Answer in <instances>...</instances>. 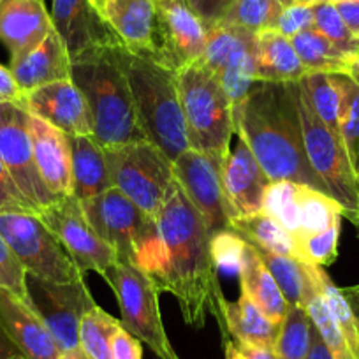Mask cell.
<instances>
[{"mask_svg":"<svg viewBox=\"0 0 359 359\" xmlns=\"http://www.w3.org/2000/svg\"><path fill=\"white\" fill-rule=\"evenodd\" d=\"M222 157L189 148L172 161L175 180L205 220L208 234L231 227L222 189Z\"/></svg>","mask_w":359,"mask_h":359,"instance_id":"cell-16","label":"cell"},{"mask_svg":"<svg viewBox=\"0 0 359 359\" xmlns=\"http://www.w3.org/2000/svg\"><path fill=\"white\" fill-rule=\"evenodd\" d=\"M334 8L338 9V13L344 18L348 30L359 39V0H341V2H334Z\"/></svg>","mask_w":359,"mask_h":359,"instance_id":"cell-50","label":"cell"},{"mask_svg":"<svg viewBox=\"0 0 359 359\" xmlns=\"http://www.w3.org/2000/svg\"><path fill=\"white\" fill-rule=\"evenodd\" d=\"M330 2H333V4H334V2H341V0H330Z\"/></svg>","mask_w":359,"mask_h":359,"instance_id":"cell-58","label":"cell"},{"mask_svg":"<svg viewBox=\"0 0 359 359\" xmlns=\"http://www.w3.org/2000/svg\"><path fill=\"white\" fill-rule=\"evenodd\" d=\"M0 289L13 292L23 302H29L27 271L2 233H0Z\"/></svg>","mask_w":359,"mask_h":359,"instance_id":"cell-43","label":"cell"},{"mask_svg":"<svg viewBox=\"0 0 359 359\" xmlns=\"http://www.w3.org/2000/svg\"><path fill=\"white\" fill-rule=\"evenodd\" d=\"M220 312H222L220 330L224 337L233 334L234 340L243 344L273 348L280 324L271 323L247 296L241 294L238 302H229L222 296Z\"/></svg>","mask_w":359,"mask_h":359,"instance_id":"cell-28","label":"cell"},{"mask_svg":"<svg viewBox=\"0 0 359 359\" xmlns=\"http://www.w3.org/2000/svg\"><path fill=\"white\" fill-rule=\"evenodd\" d=\"M15 355H20L18 348L13 345V341L9 340L8 334L4 333V330L0 327V359H11Z\"/></svg>","mask_w":359,"mask_h":359,"instance_id":"cell-53","label":"cell"},{"mask_svg":"<svg viewBox=\"0 0 359 359\" xmlns=\"http://www.w3.org/2000/svg\"><path fill=\"white\" fill-rule=\"evenodd\" d=\"M255 43L257 34L215 25L208 30L205 51L198 60L217 76L234 106L247 97L255 83Z\"/></svg>","mask_w":359,"mask_h":359,"instance_id":"cell-15","label":"cell"},{"mask_svg":"<svg viewBox=\"0 0 359 359\" xmlns=\"http://www.w3.org/2000/svg\"><path fill=\"white\" fill-rule=\"evenodd\" d=\"M187 2L194 9L196 15L205 22V25L212 29V27L219 25L220 20L236 0H187Z\"/></svg>","mask_w":359,"mask_h":359,"instance_id":"cell-46","label":"cell"},{"mask_svg":"<svg viewBox=\"0 0 359 359\" xmlns=\"http://www.w3.org/2000/svg\"><path fill=\"white\" fill-rule=\"evenodd\" d=\"M306 359H333V354L327 348L326 341L323 340L320 333L317 331L316 324H313V333H312V345H310V351Z\"/></svg>","mask_w":359,"mask_h":359,"instance_id":"cell-51","label":"cell"},{"mask_svg":"<svg viewBox=\"0 0 359 359\" xmlns=\"http://www.w3.org/2000/svg\"><path fill=\"white\" fill-rule=\"evenodd\" d=\"M284 8L282 0H236L219 25L240 27L254 34L275 30Z\"/></svg>","mask_w":359,"mask_h":359,"instance_id":"cell-35","label":"cell"},{"mask_svg":"<svg viewBox=\"0 0 359 359\" xmlns=\"http://www.w3.org/2000/svg\"><path fill=\"white\" fill-rule=\"evenodd\" d=\"M122 326L101 306H94L79 324V348L88 359H111V337Z\"/></svg>","mask_w":359,"mask_h":359,"instance_id":"cell-36","label":"cell"},{"mask_svg":"<svg viewBox=\"0 0 359 359\" xmlns=\"http://www.w3.org/2000/svg\"><path fill=\"white\" fill-rule=\"evenodd\" d=\"M133 264L143 271L158 292L176 298L185 323L203 327L208 316L222 323L219 269L210 254V234L176 182L147 240L137 247Z\"/></svg>","mask_w":359,"mask_h":359,"instance_id":"cell-1","label":"cell"},{"mask_svg":"<svg viewBox=\"0 0 359 359\" xmlns=\"http://www.w3.org/2000/svg\"><path fill=\"white\" fill-rule=\"evenodd\" d=\"M0 233L15 250L27 275L51 282L85 280V273L37 213H0Z\"/></svg>","mask_w":359,"mask_h":359,"instance_id":"cell-9","label":"cell"},{"mask_svg":"<svg viewBox=\"0 0 359 359\" xmlns=\"http://www.w3.org/2000/svg\"><path fill=\"white\" fill-rule=\"evenodd\" d=\"M102 18L130 53L176 72L162 30L157 0H94Z\"/></svg>","mask_w":359,"mask_h":359,"instance_id":"cell-12","label":"cell"},{"mask_svg":"<svg viewBox=\"0 0 359 359\" xmlns=\"http://www.w3.org/2000/svg\"><path fill=\"white\" fill-rule=\"evenodd\" d=\"M6 212L36 213L32 206L29 205V201L20 192L18 185L15 184L13 176L9 175L8 168L0 161V213Z\"/></svg>","mask_w":359,"mask_h":359,"instance_id":"cell-45","label":"cell"},{"mask_svg":"<svg viewBox=\"0 0 359 359\" xmlns=\"http://www.w3.org/2000/svg\"><path fill=\"white\" fill-rule=\"evenodd\" d=\"M298 109L306 158L319 176L327 196L341 206L345 219L359 229V176L348 158L344 141L326 127L312 109L306 92L298 81Z\"/></svg>","mask_w":359,"mask_h":359,"instance_id":"cell-6","label":"cell"},{"mask_svg":"<svg viewBox=\"0 0 359 359\" xmlns=\"http://www.w3.org/2000/svg\"><path fill=\"white\" fill-rule=\"evenodd\" d=\"M106 282L113 287L120 306L123 330L147 344L158 359H180L162 324L158 294L154 282L130 262L118 261L108 273Z\"/></svg>","mask_w":359,"mask_h":359,"instance_id":"cell-8","label":"cell"},{"mask_svg":"<svg viewBox=\"0 0 359 359\" xmlns=\"http://www.w3.org/2000/svg\"><path fill=\"white\" fill-rule=\"evenodd\" d=\"M299 187L302 184L280 180L271 182L264 194L262 212L278 220L291 234L299 229Z\"/></svg>","mask_w":359,"mask_h":359,"instance_id":"cell-38","label":"cell"},{"mask_svg":"<svg viewBox=\"0 0 359 359\" xmlns=\"http://www.w3.org/2000/svg\"><path fill=\"white\" fill-rule=\"evenodd\" d=\"M50 15L71 62L95 50L122 44L94 0H53Z\"/></svg>","mask_w":359,"mask_h":359,"instance_id":"cell-17","label":"cell"},{"mask_svg":"<svg viewBox=\"0 0 359 359\" xmlns=\"http://www.w3.org/2000/svg\"><path fill=\"white\" fill-rule=\"evenodd\" d=\"M351 74L359 76V55L354 58V62H352V65H351Z\"/></svg>","mask_w":359,"mask_h":359,"instance_id":"cell-56","label":"cell"},{"mask_svg":"<svg viewBox=\"0 0 359 359\" xmlns=\"http://www.w3.org/2000/svg\"><path fill=\"white\" fill-rule=\"evenodd\" d=\"M243 248L245 240L238 236L233 229L219 231L210 236V254H212L213 264L227 275L240 273Z\"/></svg>","mask_w":359,"mask_h":359,"instance_id":"cell-42","label":"cell"},{"mask_svg":"<svg viewBox=\"0 0 359 359\" xmlns=\"http://www.w3.org/2000/svg\"><path fill=\"white\" fill-rule=\"evenodd\" d=\"M0 327L25 359H58L60 347L36 310L13 292L0 289Z\"/></svg>","mask_w":359,"mask_h":359,"instance_id":"cell-20","label":"cell"},{"mask_svg":"<svg viewBox=\"0 0 359 359\" xmlns=\"http://www.w3.org/2000/svg\"><path fill=\"white\" fill-rule=\"evenodd\" d=\"M234 133L271 182L289 180L324 192L306 158L298 109V83L255 81L233 109Z\"/></svg>","mask_w":359,"mask_h":359,"instance_id":"cell-2","label":"cell"},{"mask_svg":"<svg viewBox=\"0 0 359 359\" xmlns=\"http://www.w3.org/2000/svg\"><path fill=\"white\" fill-rule=\"evenodd\" d=\"M229 229H233L238 236L243 238L247 243L254 245L259 250H268L296 259L291 233L268 213L261 212L257 215L231 220Z\"/></svg>","mask_w":359,"mask_h":359,"instance_id":"cell-30","label":"cell"},{"mask_svg":"<svg viewBox=\"0 0 359 359\" xmlns=\"http://www.w3.org/2000/svg\"><path fill=\"white\" fill-rule=\"evenodd\" d=\"M284 6H292V4H298V6H316L317 2L320 0H282Z\"/></svg>","mask_w":359,"mask_h":359,"instance_id":"cell-55","label":"cell"},{"mask_svg":"<svg viewBox=\"0 0 359 359\" xmlns=\"http://www.w3.org/2000/svg\"><path fill=\"white\" fill-rule=\"evenodd\" d=\"M224 352L226 359H275L273 348L243 344L229 337H224Z\"/></svg>","mask_w":359,"mask_h":359,"instance_id":"cell-48","label":"cell"},{"mask_svg":"<svg viewBox=\"0 0 359 359\" xmlns=\"http://www.w3.org/2000/svg\"><path fill=\"white\" fill-rule=\"evenodd\" d=\"M306 74L292 41L277 30L257 34L255 43V81L298 83Z\"/></svg>","mask_w":359,"mask_h":359,"instance_id":"cell-27","label":"cell"},{"mask_svg":"<svg viewBox=\"0 0 359 359\" xmlns=\"http://www.w3.org/2000/svg\"><path fill=\"white\" fill-rule=\"evenodd\" d=\"M113 53L129 83L144 137L175 161L191 148L180 99L178 72L130 53L123 44L113 48Z\"/></svg>","mask_w":359,"mask_h":359,"instance_id":"cell-3","label":"cell"},{"mask_svg":"<svg viewBox=\"0 0 359 359\" xmlns=\"http://www.w3.org/2000/svg\"><path fill=\"white\" fill-rule=\"evenodd\" d=\"M305 310L309 312L310 319L316 324L317 331L320 333L323 340L326 341L327 348L333 354V359H359L358 355L354 354V351L351 348V345L345 340L344 333L340 331L338 324L334 323L333 316L327 310L326 302L320 296V292L313 294L312 298L306 302Z\"/></svg>","mask_w":359,"mask_h":359,"instance_id":"cell-40","label":"cell"},{"mask_svg":"<svg viewBox=\"0 0 359 359\" xmlns=\"http://www.w3.org/2000/svg\"><path fill=\"white\" fill-rule=\"evenodd\" d=\"M313 323L302 305H289L273 344L275 359H306L312 345Z\"/></svg>","mask_w":359,"mask_h":359,"instance_id":"cell-34","label":"cell"},{"mask_svg":"<svg viewBox=\"0 0 359 359\" xmlns=\"http://www.w3.org/2000/svg\"><path fill=\"white\" fill-rule=\"evenodd\" d=\"M29 130L32 140L34 157L44 184L57 199H64L72 194V158L71 143L67 134L60 133L29 113Z\"/></svg>","mask_w":359,"mask_h":359,"instance_id":"cell-22","label":"cell"},{"mask_svg":"<svg viewBox=\"0 0 359 359\" xmlns=\"http://www.w3.org/2000/svg\"><path fill=\"white\" fill-rule=\"evenodd\" d=\"M341 294H344V298L347 299L348 306H351V312L352 316H354L355 326H358V331H359V284L352 285V287L341 289Z\"/></svg>","mask_w":359,"mask_h":359,"instance_id":"cell-52","label":"cell"},{"mask_svg":"<svg viewBox=\"0 0 359 359\" xmlns=\"http://www.w3.org/2000/svg\"><path fill=\"white\" fill-rule=\"evenodd\" d=\"M104 155L113 187L155 219L176 185L171 158L148 140L108 147Z\"/></svg>","mask_w":359,"mask_h":359,"instance_id":"cell-7","label":"cell"},{"mask_svg":"<svg viewBox=\"0 0 359 359\" xmlns=\"http://www.w3.org/2000/svg\"><path fill=\"white\" fill-rule=\"evenodd\" d=\"M23 108L67 136L94 134L88 102L72 79L50 83L25 94Z\"/></svg>","mask_w":359,"mask_h":359,"instance_id":"cell-18","label":"cell"},{"mask_svg":"<svg viewBox=\"0 0 359 359\" xmlns=\"http://www.w3.org/2000/svg\"><path fill=\"white\" fill-rule=\"evenodd\" d=\"M355 78H358V79H359V76H355Z\"/></svg>","mask_w":359,"mask_h":359,"instance_id":"cell-60","label":"cell"},{"mask_svg":"<svg viewBox=\"0 0 359 359\" xmlns=\"http://www.w3.org/2000/svg\"><path fill=\"white\" fill-rule=\"evenodd\" d=\"M11 359H25V358H23V355H15V358H11Z\"/></svg>","mask_w":359,"mask_h":359,"instance_id":"cell-57","label":"cell"},{"mask_svg":"<svg viewBox=\"0 0 359 359\" xmlns=\"http://www.w3.org/2000/svg\"><path fill=\"white\" fill-rule=\"evenodd\" d=\"M309 97L316 115L323 120L326 127L340 136L338 130V109H340V97L338 88L333 81L331 72H306L303 79H299Z\"/></svg>","mask_w":359,"mask_h":359,"instance_id":"cell-37","label":"cell"},{"mask_svg":"<svg viewBox=\"0 0 359 359\" xmlns=\"http://www.w3.org/2000/svg\"><path fill=\"white\" fill-rule=\"evenodd\" d=\"M113 48L95 50L71 62V79L88 102L94 137L102 148L147 140Z\"/></svg>","mask_w":359,"mask_h":359,"instance_id":"cell-4","label":"cell"},{"mask_svg":"<svg viewBox=\"0 0 359 359\" xmlns=\"http://www.w3.org/2000/svg\"><path fill=\"white\" fill-rule=\"evenodd\" d=\"M4 2H6V0H0V6H2V4H4Z\"/></svg>","mask_w":359,"mask_h":359,"instance_id":"cell-59","label":"cell"},{"mask_svg":"<svg viewBox=\"0 0 359 359\" xmlns=\"http://www.w3.org/2000/svg\"><path fill=\"white\" fill-rule=\"evenodd\" d=\"M69 143L72 158V198L86 201L113 187L104 148L94 134L69 136Z\"/></svg>","mask_w":359,"mask_h":359,"instance_id":"cell-26","label":"cell"},{"mask_svg":"<svg viewBox=\"0 0 359 359\" xmlns=\"http://www.w3.org/2000/svg\"><path fill=\"white\" fill-rule=\"evenodd\" d=\"M178 86L191 148L226 158L234 136V104L222 83L194 62L178 71Z\"/></svg>","mask_w":359,"mask_h":359,"instance_id":"cell-5","label":"cell"},{"mask_svg":"<svg viewBox=\"0 0 359 359\" xmlns=\"http://www.w3.org/2000/svg\"><path fill=\"white\" fill-rule=\"evenodd\" d=\"M271 180L257 158L238 137V143L222 162V189L231 220L257 215L264 206V194Z\"/></svg>","mask_w":359,"mask_h":359,"instance_id":"cell-19","label":"cell"},{"mask_svg":"<svg viewBox=\"0 0 359 359\" xmlns=\"http://www.w3.org/2000/svg\"><path fill=\"white\" fill-rule=\"evenodd\" d=\"M51 30L53 22L43 0H6L0 6V43L11 60L29 53Z\"/></svg>","mask_w":359,"mask_h":359,"instance_id":"cell-23","label":"cell"},{"mask_svg":"<svg viewBox=\"0 0 359 359\" xmlns=\"http://www.w3.org/2000/svg\"><path fill=\"white\" fill-rule=\"evenodd\" d=\"M29 305L43 319L62 352L79 348L81 319L97 306L85 280L51 282L27 275Z\"/></svg>","mask_w":359,"mask_h":359,"instance_id":"cell-10","label":"cell"},{"mask_svg":"<svg viewBox=\"0 0 359 359\" xmlns=\"http://www.w3.org/2000/svg\"><path fill=\"white\" fill-rule=\"evenodd\" d=\"M313 30H317L320 36L326 37L345 53L352 57L359 55V39L348 30L338 9L330 0H320L313 6Z\"/></svg>","mask_w":359,"mask_h":359,"instance_id":"cell-39","label":"cell"},{"mask_svg":"<svg viewBox=\"0 0 359 359\" xmlns=\"http://www.w3.org/2000/svg\"><path fill=\"white\" fill-rule=\"evenodd\" d=\"M310 29H313V6H285L275 25V30L289 39Z\"/></svg>","mask_w":359,"mask_h":359,"instance_id":"cell-44","label":"cell"},{"mask_svg":"<svg viewBox=\"0 0 359 359\" xmlns=\"http://www.w3.org/2000/svg\"><path fill=\"white\" fill-rule=\"evenodd\" d=\"M344 217L341 206L324 192L302 185L299 187V229L292 238L323 233L330 227L340 226Z\"/></svg>","mask_w":359,"mask_h":359,"instance_id":"cell-33","label":"cell"},{"mask_svg":"<svg viewBox=\"0 0 359 359\" xmlns=\"http://www.w3.org/2000/svg\"><path fill=\"white\" fill-rule=\"evenodd\" d=\"M162 30L176 72L201 58L208 39V27L187 0H157Z\"/></svg>","mask_w":359,"mask_h":359,"instance_id":"cell-21","label":"cell"},{"mask_svg":"<svg viewBox=\"0 0 359 359\" xmlns=\"http://www.w3.org/2000/svg\"><path fill=\"white\" fill-rule=\"evenodd\" d=\"M111 359H143V344L120 326L111 337Z\"/></svg>","mask_w":359,"mask_h":359,"instance_id":"cell-47","label":"cell"},{"mask_svg":"<svg viewBox=\"0 0 359 359\" xmlns=\"http://www.w3.org/2000/svg\"><path fill=\"white\" fill-rule=\"evenodd\" d=\"M0 161L34 212L39 213L58 201L37 169L29 130V111L23 106L0 102Z\"/></svg>","mask_w":359,"mask_h":359,"instance_id":"cell-11","label":"cell"},{"mask_svg":"<svg viewBox=\"0 0 359 359\" xmlns=\"http://www.w3.org/2000/svg\"><path fill=\"white\" fill-rule=\"evenodd\" d=\"M9 69L27 94L39 86L71 79V57L53 29L29 53L9 62Z\"/></svg>","mask_w":359,"mask_h":359,"instance_id":"cell-24","label":"cell"},{"mask_svg":"<svg viewBox=\"0 0 359 359\" xmlns=\"http://www.w3.org/2000/svg\"><path fill=\"white\" fill-rule=\"evenodd\" d=\"M0 102H11V104H25V92L18 86L11 69L0 65Z\"/></svg>","mask_w":359,"mask_h":359,"instance_id":"cell-49","label":"cell"},{"mask_svg":"<svg viewBox=\"0 0 359 359\" xmlns=\"http://www.w3.org/2000/svg\"><path fill=\"white\" fill-rule=\"evenodd\" d=\"M238 277H240L241 294L252 299L271 323L280 324L289 310L287 299L282 294L273 275L269 273V269L262 262L257 248L247 241H245Z\"/></svg>","mask_w":359,"mask_h":359,"instance_id":"cell-25","label":"cell"},{"mask_svg":"<svg viewBox=\"0 0 359 359\" xmlns=\"http://www.w3.org/2000/svg\"><path fill=\"white\" fill-rule=\"evenodd\" d=\"M291 41L306 72H351L355 57L341 51L317 30H305Z\"/></svg>","mask_w":359,"mask_h":359,"instance_id":"cell-31","label":"cell"},{"mask_svg":"<svg viewBox=\"0 0 359 359\" xmlns=\"http://www.w3.org/2000/svg\"><path fill=\"white\" fill-rule=\"evenodd\" d=\"M257 252L289 305L305 306L306 302L319 292L316 282V266L268 250L257 248Z\"/></svg>","mask_w":359,"mask_h":359,"instance_id":"cell-29","label":"cell"},{"mask_svg":"<svg viewBox=\"0 0 359 359\" xmlns=\"http://www.w3.org/2000/svg\"><path fill=\"white\" fill-rule=\"evenodd\" d=\"M338 240H340V226L330 227L323 233L292 238L296 259L320 268L331 264L338 257Z\"/></svg>","mask_w":359,"mask_h":359,"instance_id":"cell-41","label":"cell"},{"mask_svg":"<svg viewBox=\"0 0 359 359\" xmlns=\"http://www.w3.org/2000/svg\"><path fill=\"white\" fill-rule=\"evenodd\" d=\"M37 215L44 226L60 240L83 273L97 271L104 277L108 269L118 262L115 248L106 243L97 231L90 226L88 219L83 213L81 203L72 196L58 199L57 203L41 210Z\"/></svg>","mask_w":359,"mask_h":359,"instance_id":"cell-14","label":"cell"},{"mask_svg":"<svg viewBox=\"0 0 359 359\" xmlns=\"http://www.w3.org/2000/svg\"><path fill=\"white\" fill-rule=\"evenodd\" d=\"M338 88V130L359 176V79L351 72H331Z\"/></svg>","mask_w":359,"mask_h":359,"instance_id":"cell-32","label":"cell"},{"mask_svg":"<svg viewBox=\"0 0 359 359\" xmlns=\"http://www.w3.org/2000/svg\"><path fill=\"white\" fill-rule=\"evenodd\" d=\"M79 203L90 226L115 248L118 261L133 264L137 247L154 229V217L116 187H109L102 194Z\"/></svg>","mask_w":359,"mask_h":359,"instance_id":"cell-13","label":"cell"},{"mask_svg":"<svg viewBox=\"0 0 359 359\" xmlns=\"http://www.w3.org/2000/svg\"><path fill=\"white\" fill-rule=\"evenodd\" d=\"M58 359H88V358H86V354L81 351V348H76V351L62 352V355Z\"/></svg>","mask_w":359,"mask_h":359,"instance_id":"cell-54","label":"cell"}]
</instances>
